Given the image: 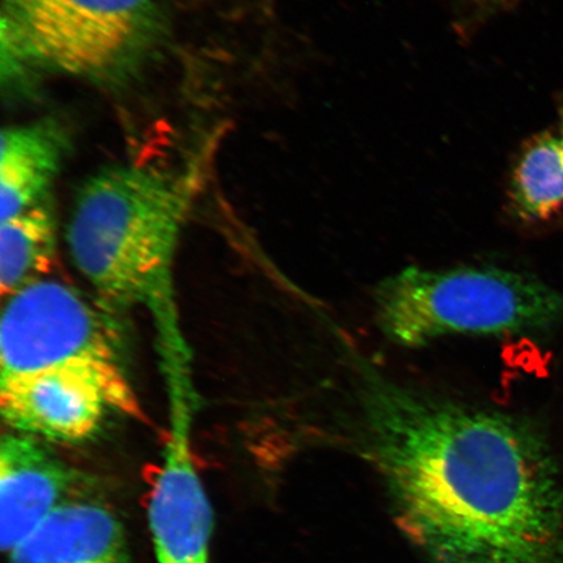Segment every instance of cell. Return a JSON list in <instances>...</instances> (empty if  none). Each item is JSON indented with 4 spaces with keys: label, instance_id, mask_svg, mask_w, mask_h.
<instances>
[{
    "label": "cell",
    "instance_id": "cell-5",
    "mask_svg": "<svg viewBox=\"0 0 563 563\" xmlns=\"http://www.w3.org/2000/svg\"><path fill=\"white\" fill-rule=\"evenodd\" d=\"M141 417L121 363L70 361L0 377V413L12 432L58 443H82L110 413Z\"/></svg>",
    "mask_w": 563,
    "mask_h": 563
},
{
    "label": "cell",
    "instance_id": "cell-13",
    "mask_svg": "<svg viewBox=\"0 0 563 563\" xmlns=\"http://www.w3.org/2000/svg\"><path fill=\"white\" fill-rule=\"evenodd\" d=\"M561 132L563 133V110H562V114H561Z\"/></svg>",
    "mask_w": 563,
    "mask_h": 563
},
{
    "label": "cell",
    "instance_id": "cell-6",
    "mask_svg": "<svg viewBox=\"0 0 563 563\" xmlns=\"http://www.w3.org/2000/svg\"><path fill=\"white\" fill-rule=\"evenodd\" d=\"M63 282L38 279L12 294L0 320V377L70 361L121 363L114 322Z\"/></svg>",
    "mask_w": 563,
    "mask_h": 563
},
{
    "label": "cell",
    "instance_id": "cell-9",
    "mask_svg": "<svg viewBox=\"0 0 563 563\" xmlns=\"http://www.w3.org/2000/svg\"><path fill=\"white\" fill-rule=\"evenodd\" d=\"M11 563H132L121 520L106 506L68 499L11 551Z\"/></svg>",
    "mask_w": 563,
    "mask_h": 563
},
{
    "label": "cell",
    "instance_id": "cell-11",
    "mask_svg": "<svg viewBox=\"0 0 563 563\" xmlns=\"http://www.w3.org/2000/svg\"><path fill=\"white\" fill-rule=\"evenodd\" d=\"M56 227L51 199L2 222L0 291L4 298L44 278L55 256Z\"/></svg>",
    "mask_w": 563,
    "mask_h": 563
},
{
    "label": "cell",
    "instance_id": "cell-12",
    "mask_svg": "<svg viewBox=\"0 0 563 563\" xmlns=\"http://www.w3.org/2000/svg\"><path fill=\"white\" fill-rule=\"evenodd\" d=\"M512 207L527 221L547 220L563 207V133L538 139L519 159Z\"/></svg>",
    "mask_w": 563,
    "mask_h": 563
},
{
    "label": "cell",
    "instance_id": "cell-4",
    "mask_svg": "<svg viewBox=\"0 0 563 563\" xmlns=\"http://www.w3.org/2000/svg\"><path fill=\"white\" fill-rule=\"evenodd\" d=\"M165 34L157 0H2L3 56L13 66L117 86Z\"/></svg>",
    "mask_w": 563,
    "mask_h": 563
},
{
    "label": "cell",
    "instance_id": "cell-1",
    "mask_svg": "<svg viewBox=\"0 0 563 563\" xmlns=\"http://www.w3.org/2000/svg\"><path fill=\"white\" fill-rule=\"evenodd\" d=\"M365 445L429 563H563V482L540 427L365 379Z\"/></svg>",
    "mask_w": 563,
    "mask_h": 563
},
{
    "label": "cell",
    "instance_id": "cell-10",
    "mask_svg": "<svg viewBox=\"0 0 563 563\" xmlns=\"http://www.w3.org/2000/svg\"><path fill=\"white\" fill-rule=\"evenodd\" d=\"M65 151L66 137L52 122L10 126L2 132V222L51 199L48 189L60 170Z\"/></svg>",
    "mask_w": 563,
    "mask_h": 563
},
{
    "label": "cell",
    "instance_id": "cell-7",
    "mask_svg": "<svg viewBox=\"0 0 563 563\" xmlns=\"http://www.w3.org/2000/svg\"><path fill=\"white\" fill-rule=\"evenodd\" d=\"M162 365L167 378L170 429L150 505L157 563H209L213 512L194 462L195 393L188 361L175 357Z\"/></svg>",
    "mask_w": 563,
    "mask_h": 563
},
{
    "label": "cell",
    "instance_id": "cell-8",
    "mask_svg": "<svg viewBox=\"0 0 563 563\" xmlns=\"http://www.w3.org/2000/svg\"><path fill=\"white\" fill-rule=\"evenodd\" d=\"M75 474L38 439L11 432L0 442V534L4 551L68 501Z\"/></svg>",
    "mask_w": 563,
    "mask_h": 563
},
{
    "label": "cell",
    "instance_id": "cell-3",
    "mask_svg": "<svg viewBox=\"0 0 563 563\" xmlns=\"http://www.w3.org/2000/svg\"><path fill=\"white\" fill-rule=\"evenodd\" d=\"M376 321L394 343L446 335L547 332L563 323V294L530 274L495 266L407 269L376 288Z\"/></svg>",
    "mask_w": 563,
    "mask_h": 563
},
{
    "label": "cell",
    "instance_id": "cell-14",
    "mask_svg": "<svg viewBox=\"0 0 563 563\" xmlns=\"http://www.w3.org/2000/svg\"><path fill=\"white\" fill-rule=\"evenodd\" d=\"M489 2H493V3H503V2H505V0H489Z\"/></svg>",
    "mask_w": 563,
    "mask_h": 563
},
{
    "label": "cell",
    "instance_id": "cell-2",
    "mask_svg": "<svg viewBox=\"0 0 563 563\" xmlns=\"http://www.w3.org/2000/svg\"><path fill=\"white\" fill-rule=\"evenodd\" d=\"M199 176L122 165L91 176L76 197L67 243L76 269L109 313L144 307L158 336L181 333L174 263Z\"/></svg>",
    "mask_w": 563,
    "mask_h": 563
}]
</instances>
